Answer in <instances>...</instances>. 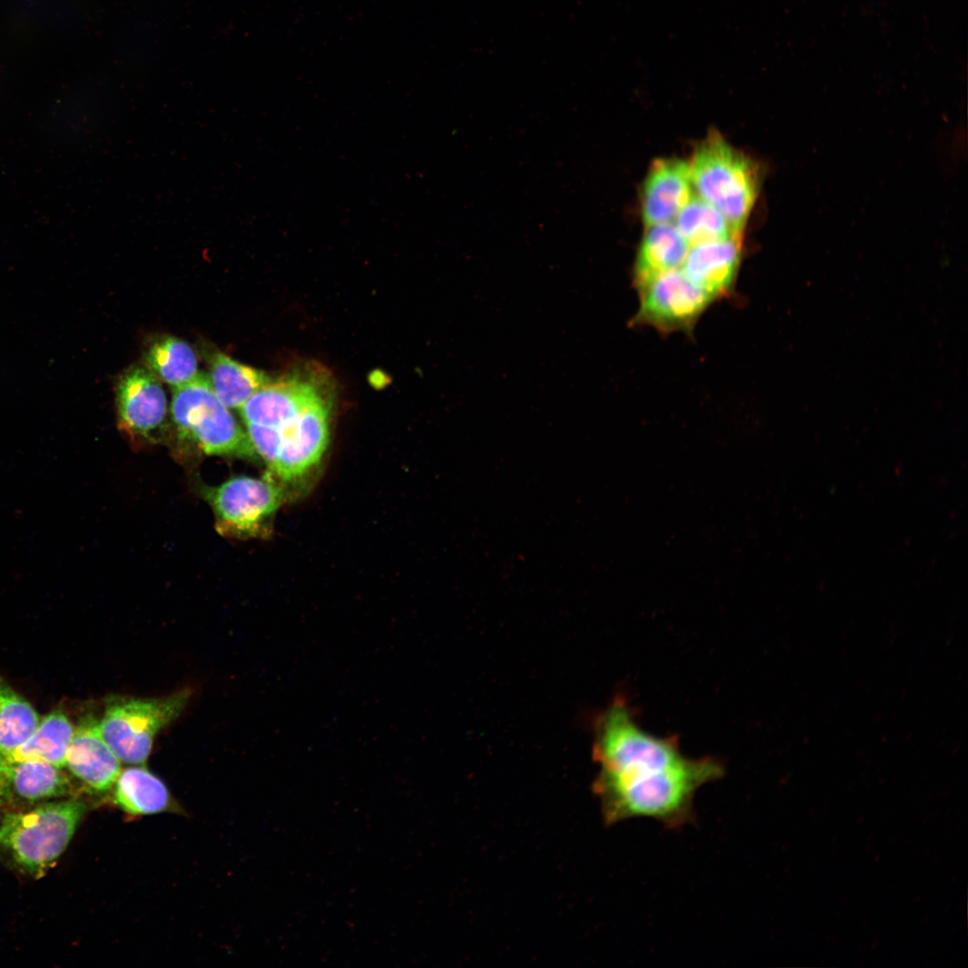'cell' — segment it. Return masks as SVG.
Returning a JSON list of instances; mask_svg holds the SVG:
<instances>
[{"label": "cell", "mask_w": 968, "mask_h": 968, "mask_svg": "<svg viewBox=\"0 0 968 968\" xmlns=\"http://www.w3.org/2000/svg\"><path fill=\"white\" fill-rule=\"evenodd\" d=\"M593 754L601 765L595 791L608 824L650 817L680 827L694 818L696 791L724 774L718 760L687 758L674 739L644 730L627 708L601 719Z\"/></svg>", "instance_id": "cell-1"}, {"label": "cell", "mask_w": 968, "mask_h": 968, "mask_svg": "<svg viewBox=\"0 0 968 968\" xmlns=\"http://www.w3.org/2000/svg\"><path fill=\"white\" fill-rule=\"evenodd\" d=\"M86 811L77 798L0 811V860L21 874L43 877L67 848Z\"/></svg>", "instance_id": "cell-2"}, {"label": "cell", "mask_w": 968, "mask_h": 968, "mask_svg": "<svg viewBox=\"0 0 968 968\" xmlns=\"http://www.w3.org/2000/svg\"><path fill=\"white\" fill-rule=\"evenodd\" d=\"M688 166L696 195L741 232L759 192L756 166L717 133L696 148Z\"/></svg>", "instance_id": "cell-3"}, {"label": "cell", "mask_w": 968, "mask_h": 968, "mask_svg": "<svg viewBox=\"0 0 968 968\" xmlns=\"http://www.w3.org/2000/svg\"><path fill=\"white\" fill-rule=\"evenodd\" d=\"M171 419L177 436L209 455L255 459L252 442L215 395L208 375L173 387Z\"/></svg>", "instance_id": "cell-4"}, {"label": "cell", "mask_w": 968, "mask_h": 968, "mask_svg": "<svg viewBox=\"0 0 968 968\" xmlns=\"http://www.w3.org/2000/svg\"><path fill=\"white\" fill-rule=\"evenodd\" d=\"M189 697L186 689L160 698L111 697L99 721L103 737L120 761L142 765L158 732L181 713Z\"/></svg>", "instance_id": "cell-5"}, {"label": "cell", "mask_w": 968, "mask_h": 968, "mask_svg": "<svg viewBox=\"0 0 968 968\" xmlns=\"http://www.w3.org/2000/svg\"><path fill=\"white\" fill-rule=\"evenodd\" d=\"M203 496L214 513L216 530L234 537L264 532L284 499L281 488L268 476H237L219 486L206 487Z\"/></svg>", "instance_id": "cell-6"}, {"label": "cell", "mask_w": 968, "mask_h": 968, "mask_svg": "<svg viewBox=\"0 0 968 968\" xmlns=\"http://www.w3.org/2000/svg\"><path fill=\"white\" fill-rule=\"evenodd\" d=\"M638 293L639 307L635 323L666 333L690 329L714 301L680 268L660 275Z\"/></svg>", "instance_id": "cell-7"}, {"label": "cell", "mask_w": 968, "mask_h": 968, "mask_svg": "<svg viewBox=\"0 0 968 968\" xmlns=\"http://www.w3.org/2000/svg\"><path fill=\"white\" fill-rule=\"evenodd\" d=\"M118 425L131 437L156 440L167 423L168 403L160 380L145 365L127 368L116 387Z\"/></svg>", "instance_id": "cell-8"}, {"label": "cell", "mask_w": 968, "mask_h": 968, "mask_svg": "<svg viewBox=\"0 0 968 968\" xmlns=\"http://www.w3.org/2000/svg\"><path fill=\"white\" fill-rule=\"evenodd\" d=\"M332 400L312 405L279 428L281 445L272 472L283 481L300 478L322 459L329 442Z\"/></svg>", "instance_id": "cell-9"}, {"label": "cell", "mask_w": 968, "mask_h": 968, "mask_svg": "<svg viewBox=\"0 0 968 968\" xmlns=\"http://www.w3.org/2000/svg\"><path fill=\"white\" fill-rule=\"evenodd\" d=\"M330 397L316 378L292 374L278 380L269 379L238 411L245 424L281 428Z\"/></svg>", "instance_id": "cell-10"}, {"label": "cell", "mask_w": 968, "mask_h": 968, "mask_svg": "<svg viewBox=\"0 0 968 968\" xmlns=\"http://www.w3.org/2000/svg\"><path fill=\"white\" fill-rule=\"evenodd\" d=\"M69 777L39 759H13L0 763V811L21 810L72 792Z\"/></svg>", "instance_id": "cell-11"}, {"label": "cell", "mask_w": 968, "mask_h": 968, "mask_svg": "<svg viewBox=\"0 0 968 968\" xmlns=\"http://www.w3.org/2000/svg\"><path fill=\"white\" fill-rule=\"evenodd\" d=\"M65 767L89 791L103 792L114 785L121 772L120 760L94 717H83L74 728Z\"/></svg>", "instance_id": "cell-12"}, {"label": "cell", "mask_w": 968, "mask_h": 968, "mask_svg": "<svg viewBox=\"0 0 968 968\" xmlns=\"http://www.w3.org/2000/svg\"><path fill=\"white\" fill-rule=\"evenodd\" d=\"M689 166L676 158L656 160L646 176L642 215L647 227L670 223L693 195Z\"/></svg>", "instance_id": "cell-13"}, {"label": "cell", "mask_w": 968, "mask_h": 968, "mask_svg": "<svg viewBox=\"0 0 968 968\" xmlns=\"http://www.w3.org/2000/svg\"><path fill=\"white\" fill-rule=\"evenodd\" d=\"M741 260V236L691 246L680 270L713 300L730 292Z\"/></svg>", "instance_id": "cell-14"}, {"label": "cell", "mask_w": 968, "mask_h": 968, "mask_svg": "<svg viewBox=\"0 0 968 968\" xmlns=\"http://www.w3.org/2000/svg\"><path fill=\"white\" fill-rule=\"evenodd\" d=\"M689 248V243L674 224L647 227L634 265L633 279L637 290L660 275L680 268Z\"/></svg>", "instance_id": "cell-15"}, {"label": "cell", "mask_w": 968, "mask_h": 968, "mask_svg": "<svg viewBox=\"0 0 968 968\" xmlns=\"http://www.w3.org/2000/svg\"><path fill=\"white\" fill-rule=\"evenodd\" d=\"M112 801L133 816L157 814L172 808L171 795L165 783L141 766L120 772L114 783Z\"/></svg>", "instance_id": "cell-16"}, {"label": "cell", "mask_w": 968, "mask_h": 968, "mask_svg": "<svg viewBox=\"0 0 968 968\" xmlns=\"http://www.w3.org/2000/svg\"><path fill=\"white\" fill-rule=\"evenodd\" d=\"M208 378L220 402L238 410L269 380L264 372L222 352L211 355Z\"/></svg>", "instance_id": "cell-17"}, {"label": "cell", "mask_w": 968, "mask_h": 968, "mask_svg": "<svg viewBox=\"0 0 968 968\" xmlns=\"http://www.w3.org/2000/svg\"><path fill=\"white\" fill-rule=\"evenodd\" d=\"M39 722L33 705L0 675V763L13 759Z\"/></svg>", "instance_id": "cell-18"}, {"label": "cell", "mask_w": 968, "mask_h": 968, "mask_svg": "<svg viewBox=\"0 0 968 968\" xmlns=\"http://www.w3.org/2000/svg\"><path fill=\"white\" fill-rule=\"evenodd\" d=\"M145 366L172 387L188 383L198 375L197 358L185 341L161 335L152 339L143 352Z\"/></svg>", "instance_id": "cell-19"}, {"label": "cell", "mask_w": 968, "mask_h": 968, "mask_svg": "<svg viewBox=\"0 0 968 968\" xmlns=\"http://www.w3.org/2000/svg\"><path fill=\"white\" fill-rule=\"evenodd\" d=\"M74 728L63 710L51 711L40 719L38 727L17 750L13 759H39L64 768Z\"/></svg>", "instance_id": "cell-20"}, {"label": "cell", "mask_w": 968, "mask_h": 968, "mask_svg": "<svg viewBox=\"0 0 968 968\" xmlns=\"http://www.w3.org/2000/svg\"><path fill=\"white\" fill-rule=\"evenodd\" d=\"M674 225L690 246L741 236L717 209L694 194L675 218Z\"/></svg>", "instance_id": "cell-21"}]
</instances>
